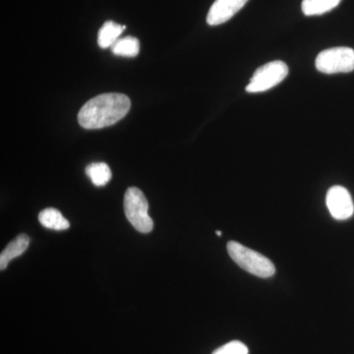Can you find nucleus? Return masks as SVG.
<instances>
[{
  "label": "nucleus",
  "instance_id": "f257e3e1",
  "mask_svg": "<svg viewBox=\"0 0 354 354\" xmlns=\"http://www.w3.org/2000/svg\"><path fill=\"white\" fill-rule=\"evenodd\" d=\"M130 106L131 102L127 95L109 93L97 95L79 111V124L85 129L111 127L127 115Z\"/></svg>",
  "mask_w": 354,
  "mask_h": 354
},
{
  "label": "nucleus",
  "instance_id": "f03ea898",
  "mask_svg": "<svg viewBox=\"0 0 354 354\" xmlns=\"http://www.w3.org/2000/svg\"><path fill=\"white\" fill-rule=\"evenodd\" d=\"M230 258L244 271L250 272L258 278H271L276 272L272 261L264 255L242 245L236 241H230L227 246Z\"/></svg>",
  "mask_w": 354,
  "mask_h": 354
},
{
  "label": "nucleus",
  "instance_id": "7ed1b4c3",
  "mask_svg": "<svg viewBox=\"0 0 354 354\" xmlns=\"http://www.w3.org/2000/svg\"><path fill=\"white\" fill-rule=\"evenodd\" d=\"M124 212L128 221L141 234L152 232L153 221L149 216V204L139 188H128L124 195Z\"/></svg>",
  "mask_w": 354,
  "mask_h": 354
},
{
  "label": "nucleus",
  "instance_id": "20e7f679",
  "mask_svg": "<svg viewBox=\"0 0 354 354\" xmlns=\"http://www.w3.org/2000/svg\"><path fill=\"white\" fill-rule=\"evenodd\" d=\"M315 66L325 74L349 73L354 70V50L346 46L328 48L316 57Z\"/></svg>",
  "mask_w": 354,
  "mask_h": 354
},
{
  "label": "nucleus",
  "instance_id": "39448f33",
  "mask_svg": "<svg viewBox=\"0 0 354 354\" xmlns=\"http://www.w3.org/2000/svg\"><path fill=\"white\" fill-rule=\"evenodd\" d=\"M288 75V66L281 60L268 62L254 72L250 82L246 86L248 93H262L276 87Z\"/></svg>",
  "mask_w": 354,
  "mask_h": 354
},
{
  "label": "nucleus",
  "instance_id": "423d86ee",
  "mask_svg": "<svg viewBox=\"0 0 354 354\" xmlns=\"http://www.w3.org/2000/svg\"><path fill=\"white\" fill-rule=\"evenodd\" d=\"M328 209L335 220L344 221L351 218L354 213L353 198L348 189L342 186L330 187L326 197Z\"/></svg>",
  "mask_w": 354,
  "mask_h": 354
},
{
  "label": "nucleus",
  "instance_id": "0eeeda50",
  "mask_svg": "<svg viewBox=\"0 0 354 354\" xmlns=\"http://www.w3.org/2000/svg\"><path fill=\"white\" fill-rule=\"evenodd\" d=\"M249 0H216L207 15L209 26H218L227 22L243 8Z\"/></svg>",
  "mask_w": 354,
  "mask_h": 354
},
{
  "label": "nucleus",
  "instance_id": "6e6552de",
  "mask_svg": "<svg viewBox=\"0 0 354 354\" xmlns=\"http://www.w3.org/2000/svg\"><path fill=\"white\" fill-rule=\"evenodd\" d=\"M30 239L27 234H20L11 241L0 255V270L3 271L11 260L19 257L29 247Z\"/></svg>",
  "mask_w": 354,
  "mask_h": 354
},
{
  "label": "nucleus",
  "instance_id": "1a4fd4ad",
  "mask_svg": "<svg viewBox=\"0 0 354 354\" xmlns=\"http://www.w3.org/2000/svg\"><path fill=\"white\" fill-rule=\"evenodd\" d=\"M125 26L116 24L113 21H106L97 34V44L102 48H111L120 39Z\"/></svg>",
  "mask_w": 354,
  "mask_h": 354
},
{
  "label": "nucleus",
  "instance_id": "9d476101",
  "mask_svg": "<svg viewBox=\"0 0 354 354\" xmlns=\"http://www.w3.org/2000/svg\"><path fill=\"white\" fill-rule=\"evenodd\" d=\"M39 221L43 227L53 230H66L70 227L69 221L57 209H44L39 213Z\"/></svg>",
  "mask_w": 354,
  "mask_h": 354
},
{
  "label": "nucleus",
  "instance_id": "9b49d317",
  "mask_svg": "<svg viewBox=\"0 0 354 354\" xmlns=\"http://www.w3.org/2000/svg\"><path fill=\"white\" fill-rule=\"evenodd\" d=\"M342 0H302V12L306 16L323 15L335 8Z\"/></svg>",
  "mask_w": 354,
  "mask_h": 354
},
{
  "label": "nucleus",
  "instance_id": "f8f14e48",
  "mask_svg": "<svg viewBox=\"0 0 354 354\" xmlns=\"http://www.w3.org/2000/svg\"><path fill=\"white\" fill-rule=\"evenodd\" d=\"M86 174L95 186L106 185L111 179V171L104 162H95L86 167Z\"/></svg>",
  "mask_w": 354,
  "mask_h": 354
},
{
  "label": "nucleus",
  "instance_id": "ddd939ff",
  "mask_svg": "<svg viewBox=\"0 0 354 354\" xmlns=\"http://www.w3.org/2000/svg\"><path fill=\"white\" fill-rule=\"evenodd\" d=\"M111 51L114 55H120V57H137L140 51L138 39L134 38V37H124V38L120 39L111 46Z\"/></svg>",
  "mask_w": 354,
  "mask_h": 354
},
{
  "label": "nucleus",
  "instance_id": "4468645a",
  "mask_svg": "<svg viewBox=\"0 0 354 354\" xmlns=\"http://www.w3.org/2000/svg\"><path fill=\"white\" fill-rule=\"evenodd\" d=\"M213 354H248V348L243 342L232 341L216 349Z\"/></svg>",
  "mask_w": 354,
  "mask_h": 354
},
{
  "label": "nucleus",
  "instance_id": "2eb2a0df",
  "mask_svg": "<svg viewBox=\"0 0 354 354\" xmlns=\"http://www.w3.org/2000/svg\"><path fill=\"white\" fill-rule=\"evenodd\" d=\"M216 235H218V236H221V232H220V230H216Z\"/></svg>",
  "mask_w": 354,
  "mask_h": 354
}]
</instances>
